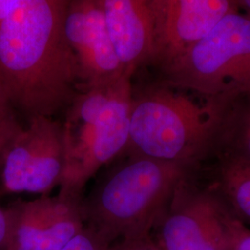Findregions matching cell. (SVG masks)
<instances>
[{
    "instance_id": "6da1fadb",
    "label": "cell",
    "mask_w": 250,
    "mask_h": 250,
    "mask_svg": "<svg viewBox=\"0 0 250 250\" xmlns=\"http://www.w3.org/2000/svg\"><path fill=\"white\" fill-rule=\"evenodd\" d=\"M70 0H19L0 21V94L26 121L67 108L79 69L64 34Z\"/></svg>"
},
{
    "instance_id": "d6986e66",
    "label": "cell",
    "mask_w": 250,
    "mask_h": 250,
    "mask_svg": "<svg viewBox=\"0 0 250 250\" xmlns=\"http://www.w3.org/2000/svg\"><path fill=\"white\" fill-rule=\"evenodd\" d=\"M18 1L19 0H0V21Z\"/></svg>"
},
{
    "instance_id": "5bb4252c",
    "label": "cell",
    "mask_w": 250,
    "mask_h": 250,
    "mask_svg": "<svg viewBox=\"0 0 250 250\" xmlns=\"http://www.w3.org/2000/svg\"><path fill=\"white\" fill-rule=\"evenodd\" d=\"M23 127L19 121L17 112L0 94V162L9 145Z\"/></svg>"
},
{
    "instance_id": "9c48e42d",
    "label": "cell",
    "mask_w": 250,
    "mask_h": 250,
    "mask_svg": "<svg viewBox=\"0 0 250 250\" xmlns=\"http://www.w3.org/2000/svg\"><path fill=\"white\" fill-rule=\"evenodd\" d=\"M238 7V0H151V62H171Z\"/></svg>"
},
{
    "instance_id": "3957f363",
    "label": "cell",
    "mask_w": 250,
    "mask_h": 250,
    "mask_svg": "<svg viewBox=\"0 0 250 250\" xmlns=\"http://www.w3.org/2000/svg\"><path fill=\"white\" fill-rule=\"evenodd\" d=\"M191 165L125 157L82 199L85 225L111 244L151 235Z\"/></svg>"
},
{
    "instance_id": "30bf717a",
    "label": "cell",
    "mask_w": 250,
    "mask_h": 250,
    "mask_svg": "<svg viewBox=\"0 0 250 250\" xmlns=\"http://www.w3.org/2000/svg\"><path fill=\"white\" fill-rule=\"evenodd\" d=\"M64 34L79 69V87L113 83L125 76L105 20L103 0H70Z\"/></svg>"
},
{
    "instance_id": "277c9868",
    "label": "cell",
    "mask_w": 250,
    "mask_h": 250,
    "mask_svg": "<svg viewBox=\"0 0 250 250\" xmlns=\"http://www.w3.org/2000/svg\"><path fill=\"white\" fill-rule=\"evenodd\" d=\"M133 94L132 76L79 87L62 123L66 163L60 193L83 198L93 175L122 156L129 137Z\"/></svg>"
},
{
    "instance_id": "9a60e30c",
    "label": "cell",
    "mask_w": 250,
    "mask_h": 250,
    "mask_svg": "<svg viewBox=\"0 0 250 250\" xmlns=\"http://www.w3.org/2000/svg\"><path fill=\"white\" fill-rule=\"evenodd\" d=\"M62 250H114V244L85 225Z\"/></svg>"
},
{
    "instance_id": "8992f818",
    "label": "cell",
    "mask_w": 250,
    "mask_h": 250,
    "mask_svg": "<svg viewBox=\"0 0 250 250\" xmlns=\"http://www.w3.org/2000/svg\"><path fill=\"white\" fill-rule=\"evenodd\" d=\"M65 163L62 123L52 117L28 120L0 162V198L21 193L46 196L60 187Z\"/></svg>"
},
{
    "instance_id": "8fae6325",
    "label": "cell",
    "mask_w": 250,
    "mask_h": 250,
    "mask_svg": "<svg viewBox=\"0 0 250 250\" xmlns=\"http://www.w3.org/2000/svg\"><path fill=\"white\" fill-rule=\"evenodd\" d=\"M151 0H103L107 31L125 72L134 75L153 57Z\"/></svg>"
},
{
    "instance_id": "7a4b0ae2",
    "label": "cell",
    "mask_w": 250,
    "mask_h": 250,
    "mask_svg": "<svg viewBox=\"0 0 250 250\" xmlns=\"http://www.w3.org/2000/svg\"><path fill=\"white\" fill-rule=\"evenodd\" d=\"M193 96L165 84L134 92L128 142L121 157L192 166L214 149L229 99Z\"/></svg>"
},
{
    "instance_id": "5b68a950",
    "label": "cell",
    "mask_w": 250,
    "mask_h": 250,
    "mask_svg": "<svg viewBox=\"0 0 250 250\" xmlns=\"http://www.w3.org/2000/svg\"><path fill=\"white\" fill-rule=\"evenodd\" d=\"M164 83L207 98L250 92V14L226 15L202 39L161 68Z\"/></svg>"
},
{
    "instance_id": "2e32d148",
    "label": "cell",
    "mask_w": 250,
    "mask_h": 250,
    "mask_svg": "<svg viewBox=\"0 0 250 250\" xmlns=\"http://www.w3.org/2000/svg\"><path fill=\"white\" fill-rule=\"evenodd\" d=\"M225 227L230 250H250V227L233 215H225Z\"/></svg>"
},
{
    "instance_id": "7c38bea8",
    "label": "cell",
    "mask_w": 250,
    "mask_h": 250,
    "mask_svg": "<svg viewBox=\"0 0 250 250\" xmlns=\"http://www.w3.org/2000/svg\"><path fill=\"white\" fill-rule=\"evenodd\" d=\"M214 149L250 164V92L228 99Z\"/></svg>"
},
{
    "instance_id": "ba28073f",
    "label": "cell",
    "mask_w": 250,
    "mask_h": 250,
    "mask_svg": "<svg viewBox=\"0 0 250 250\" xmlns=\"http://www.w3.org/2000/svg\"><path fill=\"white\" fill-rule=\"evenodd\" d=\"M82 199L59 192L8 207L6 250H62L85 226Z\"/></svg>"
},
{
    "instance_id": "4fadbf2b",
    "label": "cell",
    "mask_w": 250,
    "mask_h": 250,
    "mask_svg": "<svg viewBox=\"0 0 250 250\" xmlns=\"http://www.w3.org/2000/svg\"><path fill=\"white\" fill-rule=\"evenodd\" d=\"M218 185L231 214L250 226V164L220 156Z\"/></svg>"
},
{
    "instance_id": "e0dca14e",
    "label": "cell",
    "mask_w": 250,
    "mask_h": 250,
    "mask_svg": "<svg viewBox=\"0 0 250 250\" xmlns=\"http://www.w3.org/2000/svg\"><path fill=\"white\" fill-rule=\"evenodd\" d=\"M114 250H160L151 235L127 239L114 244Z\"/></svg>"
},
{
    "instance_id": "52a82bcc",
    "label": "cell",
    "mask_w": 250,
    "mask_h": 250,
    "mask_svg": "<svg viewBox=\"0 0 250 250\" xmlns=\"http://www.w3.org/2000/svg\"><path fill=\"white\" fill-rule=\"evenodd\" d=\"M226 212L224 202L191 190L186 178L154 226L152 238L160 250H230Z\"/></svg>"
},
{
    "instance_id": "ffe728a7",
    "label": "cell",
    "mask_w": 250,
    "mask_h": 250,
    "mask_svg": "<svg viewBox=\"0 0 250 250\" xmlns=\"http://www.w3.org/2000/svg\"><path fill=\"white\" fill-rule=\"evenodd\" d=\"M238 4L245 8L248 14H250V0H238Z\"/></svg>"
},
{
    "instance_id": "ac0fdd59",
    "label": "cell",
    "mask_w": 250,
    "mask_h": 250,
    "mask_svg": "<svg viewBox=\"0 0 250 250\" xmlns=\"http://www.w3.org/2000/svg\"><path fill=\"white\" fill-rule=\"evenodd\" d=\"M9 214L8 208H3L0 205V250H6L9 240Z\"/></svg>"
}]
</instances>
